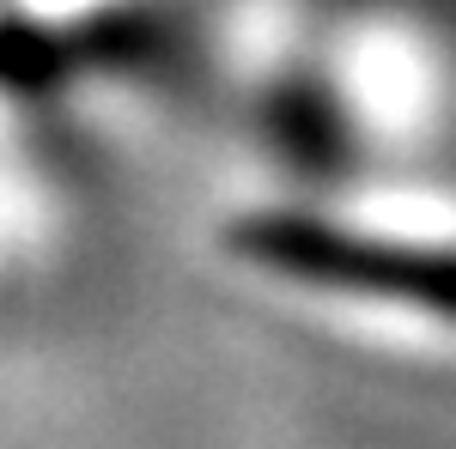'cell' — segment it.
Wrapping results in <instances>:
<instances>
[{
  "label": "cell",
  "mask_w": 456,
  "mask_h": 449,
  "mask_svg": "<svg viewBox=\"0 0 456 449\" xmlns=\"http://www.w3.org/2000/svg\"><path fill=\"white\" fill-rule=\"evenodd\" d=\"M244 255L274 268V274L311 279V285H347V292H378L420 310L456 316V255H426V249H389V243L341 237L305 219H262L244 231Z\"/></svg>",
  "instance_id": "1"
}]
</instances>
